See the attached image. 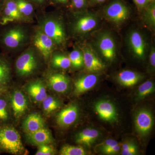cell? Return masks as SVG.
Segmentation results:
<instances>
[{
	"label": "cell",
	"mask_w": 155,
	"mask_h": 155,
	"mask_svg": "<svg viewBox=\"0 0 155 155\" xmlns=\"http://www.w3.org/2000/svg\"><path fill=\"white\" fill-rule=\"evenodd\" d=\"M32 35L30 29L25 25H10L0 32V45L8 51H19L29 44Z\"/></svg>",
	"instance_id": "cell-1"
},
{
	"label": "cell",
	"mask_w": 155,
	"mask_h": 155,
	"mask_svg": "<svg viewBox=\"0 0 155 155\" xmlns=\"http://www.w3.org/2000/svg\"><path fill=\"white\" fill-rule=\"evenodd\" d=\"M38 27L52 40L56 46H63L67 42V32L64 22L56 14H45L40 17Z\"/></svg>",
	"instance_id": "cell-2"
},
{
	"label": "cell",
	"mask_w": 155,
	"mask_h": 155,
	"mask_svg": "<svg viewBox=\"0 0 155 155\" xmlns=\"http://www.w3.org/2000/svg\"><path fill=\"white\" fill-rule=\"evenodd\" d=\"M40 56H41L33 46L26 49L15 62V70L17 75L25 78L35 73L40 66Z\"/></svg>",
	"instance_id": "cell-3"
},
{
	"label": "cell",
	"mask_w": 155,
	"mask_h": 155,
	"mask_svg": "<svg viewBox=\"0 0 155 155\" xmlns=\"http://www.w3.org/2000/svg\"><path fill=\"white\" fill-rule=\"evenodd\" d=\"M0 147L15 155L22 154L24 151L19 133L14 127L8 126L0 128Z\"/></svg>",
	"instance_id": "cell-4"
},
{
	"label": "cell",
	"mask_w": 155,
	"mask_h": 155,
	"mask_svg": "<svg viewBox=\"0 0 155 155\" xmlns=\"http://www.w3.org/2000/svg\"><path fill=\"white\" fill-rule=\"evenodd\" d=\"M31 41L34 47L45 61L51 58L55 48V44L38 27L32 34Z\"/></svg>",
	"instance_id": "cell-5"
},
{
	"label": "cell",
	"mask_w": 155,
	"mask_h": 155,
	"mask_svg": "<svg viewBox=\"0 0 155 155\" xmlns=\"http://www.w3.org/2000/svg\"><path fill=\"white\" fill-rule=\"evenodd\" d=\"M104 14L106 17L115 24H120L125 22L129 17L130 9L120 0H115L106 7Z\"/></svg>",
	"instance_id": "cell-6"
},
{
	"label": "cell",
	"mask_w": 155,
	"mask_h": 155,
	"mask_svg": "<svg viewBox=\"0 0 155 155\" xmlns=\"http://www.w3.org/2000/svg\"><path fill=\"white\" fill-rule=\"evenodd\" d=\"M97 18L94 14H86L75 17L71 24L72 32L76 35H82L89 32L97 25Z\"/></svg>",
	"instance_id": "cell-7"
},
{
	"label": "cell",
	"mask_w": 155,
	"mask_h": 155,
	"mask_svg": "<svg viewBox=\"0 0 155 155\" xmlns=\"http://www.w3.org/2000/svg\"><path fill=\"white\" fill-rule=\"evenodd\" d=\"M97 48L101 54L107 61H113L116 57V47L115 40L109 33L100 35L97 39Z\"/></svg>",
	"instance_id": "cell-8"
},
{
	"label": "cell",
	"mask_w": 155,
	"mask_h": 155,
	"mask_svg": "<svg viewBox=\"0 0 155 155\" xmlns=\"http://www.w3.org/2000/svg\"><path fill=\"white\" fill-rule=\"evenodd\" d=\"M154 119L151 112L146 109L137 111L134 117L136 130L140 136L144 137L148 135L152 129Z\"/></svg>",
	"instance_id": "cell-9"
},
{
	"label": "cell",
	"mask_w": 155,
	"mask_h": 155,
	"mask_svg": "<svg viewBox=\"0 0 155 155\" xmlns=\"http://www.w3.org/2000/svg\"><path fill=\"white\" fill-rule=\"evenodd\" d=\"M128 44L132 54L139 60H144L147 48L145 39L141 32L131 31L128 35Z\"/></svg>",
	"instance_id": "cell-10"
},
{
	"label": "cell",
	"mask_w": 155,
	"mask_h": 155,
	"mask_svg": "<svg viewBox=\"0 0 155 155\" xmlns=\"http://www.w3.org/2000/svg\"><path fill=\"white\" fill-rule=\"evenodd\" d=\"M79 108L75 103H72L65 107L57 115L56 122L59 127L67 128L77 121L79 116Z\"/></svg>",
	"instance_id": "cell-11"
},
{
	"label": "cell",
	"mask_w": 155,
	"mask_h": 155,
	"mask_svg": "<svg viewBox=\"0 0 155 155\" xmlns=\"http://www.w3.org/2000/svg\"><path fill=\"white\" fill-rule=\"evenodd\" d=\"M23 20L15 1L4 0L1 11L0 25H5L11 22Z\"/></svg>",
	"instance_id": "cell-12"
},
{
	"label": "cell",
	"mask_w": 155,
	"mask_h": 155,
	"mask_svg": "<svg viewBox=\"0 0 155 155\" xmlns=\"http://www.w3.org/2000/svg\"><path fill=\"white\" fill-rule=\"evenodd\" d=\"M82 50L84 65L88 72H100L104 69L105 65L90 46L86 45L83 47Z\"/></svg>",
	"instance_id": "cell-13"
},
{
	"label": "cell",
	"mask_w": 155,
	"mask_h": 155,
	"mask_svg": "<svg viewBox=\"0 0 155 155\" xmlns=\"http://www.w3.org/2000/svg\"><path fill=\"white\" fill-rule=\"evenodd\" d=\"M10 102L13 114L17 119L21 118L28 110L29 102L28 98L19 90H15L12 92Z\"/></svg>",
	"instance_id": "cell-14"
},
{
	"label": "cell",
	"mask_w": 155,
	"mask_h": 155,
	"mask_svg": "<svg viewBox=\"0 0 155 155\" xmlns=\"http://www.w3.org/2000/svg\"><path fill=\"white\" fill-rule=\"evenodd\" d=\"M94 110L99 117L106 122H114L118 119V114L114 104L108 100H101L95 103Z\"/></svg>",
	"instance_id": "cell-15"
},
{
	"label": "cell",
	"mask_w": 155,
	"mask_h": 155,
	"mask_svg": "<svg viewBox=\"0 0 155 155\" xmlns=\"http://www.w3.org/2000/svg\"><path fill=\"white\" fill-rule=\"evenodd\" d=\"M25 92L34 102H41L47 96L46 87L43 81L40 79L31 81L24 87Z\"/></svg>",
	"instance_id": "cell-16"
},
{
	"label": "cell",
	"mask_w": 155,
	"mask_h": 155,
	"mask_svg": "<svg viewBox=\"0 0 155 155\" xmlns=\"http://www.w3.org/2000/svg\"><path fill=\"white\" fill-rule=\"evenodd\" d=\"M49 87L53 91L64 94L69 90L70 80L68 76L61 73H53L47 78Z\"/></svg>",
	"instance_id": "cell-17"
},
{
	"label": "cell",
	"mask_w": 155,
	"mask_h": 155,
	"mask_svg": "<svg viewBox=\"0 0 155 155\" xmlns=\"http://www.w3.org/2000/svg\"><path fill=\"white\" fill-rule=\"evenodd\" d=\"M98 79V76L95 74H89L79 78L74 82V94L81 95L91 89L95 86Z\"/></svg>",
	"instance_id": "cell-18"
},
{
	"label": "cell",
	"mask_w": 155,
	"mask_h": 155,
	"mask_svg": "<svg viewBox=\"0 0 155 155\" xmlns=\"http://www.w3.org/2000/svg\"><path fill=\"white\" fill-rule=\"evenodd\" d=\"M26 139L28 143L34 145L50 144L54 142L51 132L45 127L31 133L26 134Z\"/></svg>",
	"instance_id": "cell-19"
},
{
	"label": "cell",
	"mask_w": 155,
	"mask_h": 155,
	"mask_svg": "<svg viewBox=\"0 0 155 155\" xmlns=\"http://www.w3.org/2000/svg\"><path fill=\"white\" fill-rule=\"evenodd\" d=\"M44 120L40 114L34 113L26 117L22 123V127L26 134L31 133L45 127Z\"/></svg>",
	"instance_id": "cell-20"
},
{
	"label": "cell",
	"mask_w": 155,
	"mask_h": 155,
	"mask_svg": "<svg viewBox=\"0 0 155 155\" xmlns=\"http://www.w3.org/2000/svg\"><path fill=\"white\" fill-rule=\"evenodd\" d=\"M101 133L93 128H86L77 134L75 141L77 143L91 147L100 137Z\"/></svg>",
	"instance_id": "cell-21"
},
{
	"label": "cell",
	"mask_w": 155,
	"mask_h": 155,
	"mask_svg": "<svg viewBox=\"0 0 155 155\" xmlns=\"http://www.w3.org/2000/svg\"><path fill=\"white\" fill-rule=\"evenodd\" d=\"M143 76L137 72L130 70L121 71L118 74L117 80L122 86L131 87L138 83Z\"/></svg>",
	"instance_id": "cell-22"
},
{
	"label": "cell",
	"mask_w": 155,
	"mask_h": 155,
	"mask_svg": "<svg viewBox=\"0 0 155 155\" xmlns=\"http://www.w3.org/2000/svg\"><path fill=\"white\" fill-rule=\"evenodd\" d=\"M45 114L50 116L62 106L61 101L55 97L47 96L42 101Z\"/></svg>",
	"instance_id": "cell-23"
},
{
	"label": "cell",
	"mask_w": 155,
	"mask_h": 155,
	"mask_svg": "<svg viewBox=\"0 0 155 155\" xmlns=\"http://www.w3.org/2000/svg\"><path fill=\"white\" fill-rule=\"evenodd\" d=\"M19 10L25 21H28L33 16L34 8L31 3L27 0H14Z\"/></svg>",
	"instance_id": "cell-24"
},
{
	"label": "cell",
	"mask_w": 155,
	"mask_h": 155,
	"mask_svg": "<svg viewBox=\"0 0 155 155\" xmlns=\"http://www.w3.org/2000/svg\"><path fill=\"white\" fill-rule=\"evenodd\" d=\"M11 68L8 61L0 56V84L7 86L11 81Z\"/></svg>",
	"instance_id": "cell-25"
},
{
	"label": "cell",
	"mask_w": 155,
	"mask_h": 155,
	"mask_svg": "<svg viewBox=\"0 0 155 155\" xmlns=\"http://www.w3.org/2000/svg\"><path fill=\"white\" fill-rule=\"evenodd\" d=\"M51 64L54 68L67 69L71 66L69 57L61 54H52L51 56Z\"/></svg>",
	"instance_id": "cell-26"
},
{
	"label": "cell",
	"mask_w": 155,
	"mask_h": 155,
	"mask_svg": "<svg viewBox=\"0 0 155 155\" xmlns=\"http://www.w3.org/2000/svg\"><path fill=\"white\" fill-rule=\"evenodd\" d=\"M154 91V84L151 81H147L139 87L137 97L138 100L142 99Z\"/></svg>",
	"instance_id": "cell-27"
},
{
	"label": "cell",
	"mask_w": 155,
	"mask_h": 155,
	"mask_svg": "<svg viewBox=\"0 0 155 155\" xmlns=\"http://www.w3.org/2000/svg\"><path fill=\"white\" fill-rule=\"evenodd\" d=\"M86 150L83 147L80 146L66 145L62 147L60 151L61 155H85Z\"/></svg>",
	"instance_id": "cell-28"
},
{
	"label": "cell",
	"mask_w": 155,
	"mask_h": 155,
	"mask_svg": "<svg viewBox=\"0 0 155 155\" xmlns=\"http://www.w3.org/2000/svg\"><path fill=\"white\" fill-rule=\"evenodd\" d=\"M69 58L71 62V66L75 68L79 69L84 65L83 54L79 50H73L69 54Z\"/></svg>",
	"instance_id": "cell-29"
},
{
	"label": "cell",
	"mask_w": 155,
	"mask_h": 155,
	"mask_svg": "<svg viewBox=\"0 0 155 155\" xmlns=\"http://www.w3.org/2000/svg\"><path fill=\"white\" fill-rule=\"evenodd\" d=\"M144 13L146 21L152 27L155 25V5L154 2L150 3L147 6Z\"/></svg>",
	"instance_id": "cell-30"
},
{
	"label": "cell",
	"mask_w": 155,
	"mask_h": 155,
	"mask_svg": "<svg viewBox=\"0 0 155 155\" xmlns=\"http://www.w3.org/2000/svg\"><path fill=\"white\" fill-rule=\"evenodd\" d=\"M138 153V148L136 144L133 141L125 142L122 145L121 154L122 155H135Z\"/></svg>",
	"instance_id": "cell-31"
},
{
	"label": "cell",
	"mask_w": 155,
	"mask_h": 155,
	"mask_svg": "<svg viewBox=\"0 0 155 155\" xmlns=\"http://www.w3.org/2000/svg\"><path fill=\"white\" fill-rule=\"evenodd\" d=\"M55 154V150L49 144H42L38 146L36 155H53Z\"/></svg>",
	"instance_id": "cell-32"
},
{
	"label": "cell",
	"mask_w": 155,
	"mask_h": 155,
	"mask_svg": "<svg viewBox=\"0 0 155 155\" xmlns=\"http://www.w3.org/2000/svg\"><path fill=\"white\" fill-rule=\"evenodd\" d=\"M8 116L7 102L5 100L0 99V120L6 121L8 119Z\"/></svg>",
	"instance_id": "cell-33"
},
{
	"label": "cell",
	"mask_w": 155,
	"mask_h": 155,
	"mask_svg": "<svg viewBox=\"0 0 155 155\" xmlns=\"http://www.w3.org/2000/svg\"><path fill=\"white\" fill-rule=\"evenodd\" d=\"M117 143H118L115 140L113 139H109L104 141L102 144L100 145V146L99 147V150L103 153L104 151L110 148L111 147H113V146L115 145Z\"/></svg>",
	"instance_id": "cell-34"
},
{
	"label": "cell",
	"mask_w": 155,
	"mask_h": 155,
	"mask_svg": "<svg viewBox=\"0 0 155 155\" xmlns=\"http://www.w3.org/2000/svg\"><path fill=\"white\" fill-rule=\"evenodd\" d=\"M120 150V146L119 143H117L113 147H111L110 148L104 151L103 153L107 155H115L118 153Z\"/></svg>",
	"instance_id": "cell-35"
},
{
	"label": "cell",
	"mask_w": 155,
	"mask_h": 155,
	"mask_svg": "<svg viewBox=\"0 0 155 155\" xmlns=\"http://www.w3.org/2000/svg\"><path fill=\"white\" fill-rule=\"evenodd\" d=\"M133 2L139 8H143L146 7L150 3L153 2V0H133Z\"/></svg>",
	"instance_id": "cell-36"
},
{
	"label": "cell",
	"mask_w": 155,
	"mask_h": 155,
	"mask_svg": "<svg viewBox=\"0 0 155 155\" xmlns=\"http://www.w3.org/2000/svg\"><path fill=\"white\" fill-rule=\"evenodd\" d=\"M86 0H72V5L75 9L83 8L86 5Z\"/></svg>",
	"instance_id": "cell-37"
},
{
	"label": "cell",
	"mask_w": 155,
	"mask_h": 155,
	"mask_svg": "<svg viewBox=\"0 0 155 155\" xmlns=\"http://www.w3.org/2000/svg\"><path fill=\"white\" fill-rule=\"evenodd\" d=\"M150 63L151 67L154 69L155 67V51L154 48H152L150 56Z\"/></svg>",
	"instance_id": "cell-38"
},
{
	"label": "cell",
	"mask_w": 155,
	"mask_h": 155,
	"mask_svg": "<svg viewBox=\"0 0 155 155\" xmlns=\"http://www.w3.org/2000/svg\"><path fill=\"white\" fill-rule=\"evenodd\" d=\"M7 91L6 86L0 84V96L2 95Z\"/></svg>",
	"instance_id": "cell-39"
},
{
	"label": "cell",
	"mask_w": 155,
	"mask_h": 155,
	"mask_svg": "<svg viewBox=\"0 0 155 155\" xmlns=\"http://www.w3.org/2000/svg\"><path fill=\"white\" fill-rule=\"evenodd\" d=\"M53 1L57 4H65L68 2L69 0H53Z\"/></svg>",
	"instance_id": "cell-40"
},
{
	"label": "cell",
	"mask_w": 155,
	"mask_h": 155,
	"mask_svg": "<svg viewBox=\"0 0 155 155\" xmlns=\"http://www.w3.org/2000/svg\"><path fill=\"white\" fill-rule=\"evenodd\" d=\"M31 1L34 3L38 4V5H41L44 2L45 0H31Z\"/></svg>",
	"instance_id": "cell-41"
},
{
	"label": "cell",
	"mask_w": 155,
	"mask_h": 155,
	"mask_svg": "<svg viewBox=\"0 0 155 155\" xmlns=\"http://www.w3.org/2000/svg\"><path fill=\"white\" fill-rule=\"evenodd\" d=\"M4 1V0H0V19H1V11H2V8Z\"/></svg>",
	"instance_id": "cell-42"
},
{
	"label": "cell",
	"mask_w": 155,
	"mask_h": 155,
	"mask_svg": "<svg viewBox=\"0 0 155 155\" xmlns=\"http://www.w3.org/2000/svg\"><path fill=\"white\" fill-rule=\"evenodd\" d=\"M92 2H94L95 3H101L105 2L106 0H91Z\"/></svg>",
	"instance_id": "cell-43"
}]
</instances>
